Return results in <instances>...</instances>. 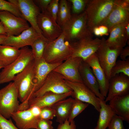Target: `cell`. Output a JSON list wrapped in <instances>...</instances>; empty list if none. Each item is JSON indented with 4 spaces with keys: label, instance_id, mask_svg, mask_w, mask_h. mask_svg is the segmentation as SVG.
Here are the masks:
<instances>
[{
    "label": "cell",
    "instance_id": "cell-14",
    "mask_svg": "<svg viewBox=\"0 0 129 129\" xmlns=\"http://www.w3.org/2000/svg\"><path fill=\"white\" fill-rule=\"evenodd\" d=\"M67 85L72 90L71 96L74 99L92 105L99 112L100 106L98 98L91 90L83 83L73 82L66 81Z\"/></svg>",
    "mask_w": 129,
    "mask_h": 129
},
{
    "label": "cell",
    "instance_id": "cell-8",
    "mask_svg": "<svg viewBox=\"0 0 129 129\" xmlns=\"http://www.w3.org/2000/svg\"><path fill=\"white\" fill-rule=\"evenodd\" d=\"M123 48H111L107 44L104 38L101 39L100 46L96 53L99 63L109 80L112 69Z\"/></svg>",
    "mask_w": 129,
    "mask_h": 129
},
{
    "label": "cell",
    "instance_id": "cell-27",
    "mask_svg": "<svg viewBox=\"0 0 129 129\" xmlns=\"http://www.w3.org/2000/svg\"><path fill=\"white\" fill-rule=\"evenodd\" d=\"M20 49L13 46L0 45V63L4 67L14 61L19 56Z\"/></svg>",
    "mask_w": 129,
    "mask_h": 129
},
{
    "label": "cell",
    "instance_id": "cell-26",
    "mask_svg": "<svg viewBox=\"0 0 129 129\" xmlns=\"http://www.w3.org/2000/svg\"><path fill=\"white\" fill-rule=\"evenodd\" d=\"M100 106L99 115L97 125L94 129H106L108 127L114 115L113 109L105 100L98 98Z\"/></svg>",
    "mask_w": 129,
    "mask_h": 129
},
{
    "label": "cell",
    "instance_id": "cell-7",
    "mask_svg": "<svg viewBox=\"0 0 129 129\" xmlns=\"http://www.w3.org/2000/svg\"><path fill=\"white\" fill-rule=\"evenodd\" d=\"M66 81L61 74L52 71L42 86L34 93L32 98L41 96L48 92L62 94L72 92V89L67 84Z\"/></svg>",
    "mask_w": 129,
    "mask_h": 129
},
{
    "label": "cell",
    "instance_id": "cell-10",
    "mask_svg": "<svg viewBox=\"0 0 129 129\" xmlns=\"http://www.w3.org/2000/svg\"><path fill=\"white\" fill-rule=\"evenodd\" d=\"M101 42V39L88 36L70 43L72 50L71 57H79L85 61L96 53Z\"/></svg>",
    "mask_w": 129,
    "mask_h": 129
},
{
    "label": "cell",
    "instance_id": "cell-42",
    "mask_svg": "<svg viewBox=\"0 0 129 129\" xmlns=\"http://www.w3.org/2000/svg\"><path fill=\"white\" fill-rule=\"evenodd\" d=\"M98 27L100 32V36H102L104 35L107 36L108 35L109 29L106 26L101 25Z\"/></svg>",
    "mask_w": 129,
    "mask_h": 129
},
{
    "label": "cell",
    "instance_id": "cell-2",
    "mask_svg": "<svg viewBox=\"0 0 129 129\" xmlns=\"http://www.w3.org/2000/svg\"><path fill=\"white\" fill-rule=\"evenodd\" d=\"M115 1V0H89L85 11L88 28L92 33L93 28L101 25L107 18Z\"/></svg>",
    "mask_w": 129,
    "mask_h": 129
},
{
    "label": "cell",
    "instance_id": "cell-34",
    "mask_svg": "<svg viewBox=\"0 0 129 129\" xmlns=\"http://www.w3.org/2000/svg\"><path fill=\"white\" fill-rule=\"evenodd\" d=\"M124 120L121 117L115 114L108 127V129H125L124 126Z\"/></svg>",
    "mask_w": 129,
    "mask_h": 129
},
{
    "label": "cell",
    "instance_id": "cell-3",
    "mask_svg": "<svg viewBox=\"0 0 129 129\" xmlns=\"http://www.w3.org/2000/svg\"><path fill=\"white\" fill-rule=\"evenodd\" d=\"M72 51L70 43L65 40L62 33L56 39L49 41L45 48L43 58L49 63H61L71 57Z\"/></svg>",
    "mask_w": 129,
    "mask_h": 129
},
{
    "label": "cell",
    "instance_id": "cell-19",
    "mask_svg": "<svg viewBox=\"0 0 129 129\" xmlns=\"http://www.w3.org/2000/svg\"><path fill=\"white\" fill-rule=\"evenodd\" d=\"M61 63H49L43 58L34 59V82L35 92L42 86L49 73Z\"/></svg>",
    "mask_w": 129,
    "mask_h": 129
},
{
    "label": "cell",
    "instance_id": "cell-13",
    "mask_svg": "<svg viewBox=\"0 0 129 129\" xmlns=\"http://www.w3.org/2000/svg\"><path fill=\"white\" fill-rule=\"evenodd\" d=\"M0 20L5 27L7 36L18 35L30 27L25 19L7 11H0Z\"/></svg>",
    "mask_w": 129,
    "mask_h": 129
},
{
    "label": "cell",
    "instance_id": "cell-18",
    "mask_svg": "<svg viewBox=\"0 0 129 129\" xmlns=\"http://www.w3.org/2000/svg\"><path fill=\"white\" fill-rule=\"evenodd\" d=\"M84 61L92 70L98 82L100 93L106 97L108 90L109 79L99 63L96 53L92 55Z\"/></svg>",
    "mask_w": 129,
    "mask_h": 129
},
{
    "label": "cell",
    "instance_id": "cell-31",
    "mask_svg": "<svg viewBox=\"0 0 129 129\" xmlns=\"http://www.w3.org/2000/svg\"><path fill=\"white\" fill-rule=\"evenodd\" d=\"M89 104L74 99L68 119V121L70 122L74 120L75 117L84 110Z\"/></svg>",
    "mask_w": 129,
    "mask_h": 129
},
{
    "label": "cell",
    "instance_id": "cell-36",
    "mask_svg": "<svg viewBox=\"0 0 129 129\" xmlns=\"http://www.w3.org/2000/svg\"><path fill=\"white\" fill-rule=\"evenodd\" d=\"M39 115L40 118L50 120L55 117V112L54 110L50 107H45L41 108Z\"/></svg>",
    "mask_w": 129,
    "mask_h": 129
},
{
    "label": "cell",
    "instance_id": "cell-38",
    "mask_svg": "<svg viewBox=\"0 0 129 129\" xmlns=\"http://www.w3.org/2000/svg\"><path fill=\"white\" fill-rule=\"evenodd\" d=\"M53 122L50 120L40 119L36 129H54Z\"/></svg>",
    "mask_w": 129,
    "mask_h": 129
},
{
    "label": "cell",
    "instance_id": "cell-29",
    "mask_svg": "<svg viewBox=\"0 0 129 129\" xmlns=\"http://www.w3.org/2000/svg\"><path fill=\"white\" fill-rule=\"evenodd\" d=\"M49 41L41 36L34 42L31 46L34 59L43 58L45 48Z\"/></svg>",
    "mask_w": 129,
    "mask_h": 129
},
{
    "label": "cell",
    "instance_id": "cell-46",
    "mask_svg": "<svg viewBox=\"0 0 129 129\" xmlns=\"http://www.w3.org/2000/svg\"><path fill=\"white\" fill-rule=\"evenodd\" d=\"M7 36L5 34H0V45H2L6 38Z\"/></svg>",
    "mask_w": 129,
    "mask_h": 129
},
{
    "label": "cell",
    "instance_id": "cell-44",
    "mask_svg": "<svg viewBox=\"0 0 129 129\" xmlns=\"http://www.w3.org/2000/svg\"><path fill=\"white\" fill-rule=\"evenodd\" d=\"M0 34H5L6 35L5 29L3 24L0 21Z\"/></svg>",
    "mask_w": 129,
    "mask_h": 129
},
{
    "label": "cell",
    "instance_id": "cell-20",
    "mask_svg": "<svg viewBox=\"0 0 129 129\" xmlns=\"http://www.w3.org/2000/svg\"><path fill=\"white\" fill-rule=\"evenodd\" d=\"M79 71L83 83L92 91L97 97L105 100V97L100 93L97 81L88 64L83 60L80 65Z\"/></svg>",
    "mask_w": 129,
    "mask_h": 129
},
{
    "label": "cell",
    "instance_id": "cell-5",
    "mask_svg": "<svg viewBox=\"0 0 129 129\" xmlns=\"http://www.w3.org/2000/svg\"><path fill=\"white\" fill-rule=\"evenodd\" d=\"M20 50L18 57L11 64L4 67L0 72V85L13 81L16 75L34 60L31 49L26 46Z\"/></svg>",
    "mask_w": 129,
    "mask_h": 129
},
{
    "label": "cell",
    "instance_id": "cell-1",
    "mask_svg": "<svg viewBox=\"0 0 129 129\" xmlns=\"http://www.w3.org/2000/svg\"><path fill=\"white\" fill-rule=\"evenodd\" d=\"M34 60L14 77L13 82L17 90L18 99L21 102L19 110L28 109V102L35 92L34 82Z\"/></svg>",
    "mask_w": 129,
    "mask_h": 129
},
{
    "label": "cell",
    "instance_id": "cell-45",
    "mask_svg": "<svg viewBox=\"0 0 129 129\" xmlns=\"http://www.w3.org/2000/svg\"><path fill=\"white\" fill-rule=\"evenodd\" d=\"M93 33L96 36H99L100 35V32L98 27H95L93 30Z\"/></svg>",
    "mask_w": 129,
    "mask_h": 129
},
{
    "label": "cell",
    "instance_id": "cell-41",
    "mask_svg": "<svg viewBox=\"0 0 129 129\" xmlns=\"http://www.w3.org/2000/svg\"><path fill=\"white\" fill-rule=\"evenodd\" d=\"M119 56L122 60H125L127 57L129 56V46L123 48L121 50Z\"/></svg>",
    "mask_w": 129,
    "mask_h": 129
},
{
    "label": "cell",
    "instance_id": "cell-17",
    "mask_svg": "<svg viewBox=\"0 0 129 129\" xmlns=\"http://www.w3.org/2000/svg\"><path fill=\"white\" fill-rule=\"evenodd\" d=\"M41 36L32 27L16 36H7L2 45L14 47L18 48L31 46L34 42Z\"/></svg>",
    "mask_w": 129,
    "mask_h": 129
},
{
    "label": "cell",
    "instance_id": "cell-35",
    "mask_svg": "<svg viewBox=\"0 0 129 129\" xmlns=\"http://www.w3.org/2000/svg\"><path fill=\"white\" fill-rule=\"evenodd\" d=\"M59 0H52L46 11L56 21L59 6Z\"/></svg>",
    "mask_w": 129,
    "mask_h": 129
},
{
    "label": "cell",
    "instance_id": "cell-22",
    "mask_svg": "<svg viewBox=\"0 0 129 129\" xmlns=\"http://www.w3.org/2000/svg\"><path fill=\"white\" fill-rule=\"evenodd\" d=\"M72 94V91L62 94L47 92L42 96L30 99L28 102V108L33 106H37L40 108L50 107L57 102L71 96Z\"/></svg>",
    "mask_w": 129,
    "mask_h": 129
},
{
    "label": "cell",
    "instance_id": "cell-11",
    "mask_svg": "<svg viewBox=\"0 0 129 129\" xmlns=\"http://www.w3.org/2000/svg\"><path fill=\"white\" fill-rule=\"evenodd\" d=\"M19 9L23 18L28 21L39 34L43 35L37 23L38 17L41 11L32 0H9Z\"/></svg>",
    "mask_w": 129,
    "mask_h": 129
},
{
    "label": "cell",
    "instance_id": "cell-12",
    "mask_svg": "<svg viewBox=\"0 0 129 129\" xmlns=\"http://www.w3.org/2000/svg\"><path fill=\"white\" fill-rule=\"evenodd\" d=\"M37 23L42 35L48 40H55L62 33L61 27L47 11L41 12L38 17Z\"/></svg>",
    "mask_w": 129,
    "mask_h": 129
},
{
    "label": "cell",
    "instance_id": "cell-25",
    "mask_svg": "<svg viewBox=\"0 0 129 129\" xmlns=\"http://www.w3.org/2000/svg\"><path fill=\"white\" fill-rule=\"evenodd\" d=\"M74 100L70 97L59 101L50 107L55 111L56 121L59 124L68 119Z\"/></svg>",
    "mask_w": 129,
    "mask_h": 129
},
{
    "label": "cell",
    "instance_id": "cell-28",
    "mask_svg": "<svg viewBox=\"0 0 129 129\" xmlns=\"http://www.w3.org/2000/svg\"><path fill=\"white\" fill-rule=\"evenodd\" d=\"M70 9L68 1L66 0L59 1L56 22L61 28L71 17Z\"/></svg>",
    "mask_w": 129,
    "mask_h": 129
},
{
    "label": "cell",
    "instance_id": "cell-33",
    "mask_svg": "<svg viewBox=\"0 0 129 129\" xmlns=\"http://www.w3.org/2000/svg\"><path fill=\"white\" fill-rule=\"evenodd\" d=\"M72 4L71 11L73 15H78L85 11L88 0H69Z\"/></svg>",
    "mask_w": 129,
    "mask_h": 129
},
{
    "label": "cell",
    "instance_id": "cell-4",
    "mask_svg": "<svg viewBox=\"0 0 129 129\" xmlns=\"http://www.w3.org/2000/svg\"><path fill=\"white\" fill-rule=\"evenodd\" d=\"M66 41L71 43L82 38L93 37L87 25L85 11L78 15H72L70 20L62 27Z\"/></svg>",
    "mask_w": 129,
    "mask_h": 129
},
{
    "label": "cell",
    "instance_id": "cell-30",
    "mask_svg": "<svg viewBox=\"0 0 129 129\" xmlns=\"http://www.w3.org/2000/svg\"><path fill=\"white\" fill-rule=\"evenodd\" d=\"M120 73L129 77V57L124 60H117L111 70V78Z\"/></svg>",
    "mask_w": 129,
    "mask_h": 129
},
{
    "label": "cell",
    "instance_id": "cell-40",
    "mask_svg": "<svg viewBox=\"0 0 129 129\" xmlns=\"http://www.w3.org/2000/svg\"><path fill=\"white\" fill-rule=\"evenodd\" d=\"M76 126L75 122L73 120L70 122L66 120L64 123L59 124L57 129H76Z\"/></svg>",
    "mask_w": 129,
    "mask_h": 129
},
{
    "label": "cell",
    "instance_id": "cell-23",
    "mask_svg": "<svg viewBox=\"0 0 129 129\" xmlns=\"http://www.w3.org/2000/svg\"><path fill=\"white\" fill-rule=\"evenodd\" d=\"M128 23L116 26L109 31L110 35L106 42L110 48H123L125 46L128 40L125 29Z\"/></svg>",
    "mask_w": 129,
    "mask_h": 129
},
{
    "label": "cell",
    "instance_id": "cell-48",
    "mask_svg": "<svg viewBox=\"0 0 129 129\" xmlns=\"http://www.w3.org/2000/svg\"><path fill=\"white\" fill-rule=\"evenodd\" d=\"M4 68V67L3 65L0 63V69L2 68Z\"/></svg>",
    "mask_w": 129,
    "mask_h": 129
},
{
    "label": "cell",
    "instance_id": "cell-39",
    "mask_svg": "<svg viewBox=\"0 0 129 129\" xmlns=\"http://www.w3.org/2000/svg\"><path fill=\"white\" fill-rule=\"evenodd\" d=\"M52 0H33L40 9L41 12L46 11L47 8Z\"/></svg>",
    "mask_w": 129,
    "mask_h": 129
},
{
    "label": "cell",
    "instance_id": "cell-16",
    "mask_svg": "<svg viewBox=\"0 0 129 129\" xmlns=\"http://www.w3.org/2000/svg\"><path fill=\"white\" fill-rule=\"evenodd\" d=\"M129 94V77L122 73L117 74L109 80L108 93L105 99L106 102L114 97Z\"/></svg>",
    "mask_w": 129,
    "mask_h": 129
},
{
    "label": "cell",
    "instance_id": "cell-37",
    "mask_svg": "<svg viewBox=\"0 0 129 129\" xmlns=\"http://www.w3.org/2000/svg\"><path fill=\"white\" fill-rule=\"evenodd\" d=\"M0 129H19L14 124L10 118L8 120L0 114Z\"/></svg>",
    "mask_w": 129,
    "mask_h": 129
},
{
    "label": "cell",
    "instance_id": "cell-21",
    "mask_svg": "<svg viewBox=\"0 0 129 129\" xmlns=\"http://www.w3.org/2000/svg\"><path fill=\"white\" fill-rule=\"evenodd\" d=\"M11 117L19 129H36L39 117L34 115L30 109L18 110L12 114Z\"/></svg>",
    "mask_w": 129,
    "mask_h": 129
},
{
    "label": "cell",
    "instance_id": "cell-24",
    "mask_svg": "<svg viewBox=\"0 0 129 129\" xmlns=\"http://www.w3.org/2000/svg\"><path fill=\"white\" fill-rule=\"evenodd\" d=\"M109 104L115 114L129 123V94L116 97L109 101Z\"/></svg>",
    "mask_w": 129,
    "mask_h": 129
},
{
    "label": "cell",
    "instance_id": "cell-9",
    "mask_svg": "<svg viewBox=\"0 0 129 129\" xmlns=\"http://www.w3.org/2000/svg\"><path fill=\"white\" fill-rule=\"evenodd\" d=\"M128 23L129 0H115L111 11L101 25L106 26L108 29L109 31L115 26Z\"/></svg>",
    "mask_w": 129,
    "mask_h": 129
},
{
    "label": "cell",
    "instance_id": "cell-47",
    "mask_svg": "<svg viewBox=\"0 0 129 129\" xmlns=\"http://www.w3.org/2000/svg\"><path fill=\"white\" fill-rule=\"evenodd\" d=\"M126 31L128 40L129 39V23L125 27Z\"/></svg>",
    "mask_w": 129,
    "mask_h": 129
},
{
    "label": "cell",
    "instance_id": "cell-6",
    "mask_svg": "<svg viewBox=\"0 0 129 129\" xmlns=\"http://www.w3.org/2000/svg\"><path fill=\"white\" fill-rule=\"evenodd\" d=\"M17 88L13 82L0 89V114L5 118L19 110V105Z\"/></svg>",
    "mask_w": 129,
    "mask_h": 129
},
{
    "label": "cell",
    "instance_id": "cell-43",
    "mask_svg": "<svg viewBox=\"0 0 129 129\" xmlns=\"http://www.w3.org/2000/svg\"><path fill=\"white\" fill-rule=\"evenodd\" d=\"M29 108L30 109L32 113L34 115L39 117L41 110V108H40L37 106H33Z\"/></svg>",
    "mask_w": 129,
    "mask_h": 129
},
{
    "label": "cell",
    "instance_id": "cell-15",
    "mask_svg": "<svg viewBox=\"0 0 129 129\" xmlns=\"http://www.w3.org/2000/svg\"><path fill=\"white\" fill-rule=\"evenodd\" d=\"M83 60L80 58L71 57L62 63L53 71L61 74L67 81L83 83L79 71L80 65Z\"/></svg>",
    "mask_w": 129,
    "mask_h": 129
},
{
    "label": "cell",
    "instance_id": "cell-32",
    "mask_svg": "<svg viewBox=\"0 0 129 129\" xmlns=\"http://www.w3.org/2000/svg\"><path fill=\"white\" fill-rule=\"evenodd\" d=\"M0 11H7L17 17L24 19L18 8L8 1L0 0Z\"/></svg>",
    "mask_w": 129,
    "mask_h": 129
}]
</instances>
